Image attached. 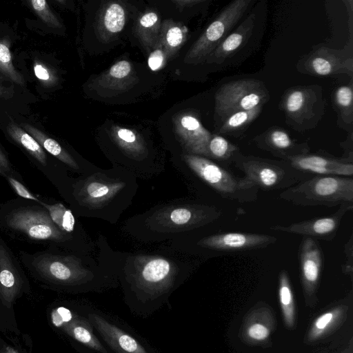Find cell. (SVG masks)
<instances>
[{
    "label": "cell",
    "instance_id": "cell-10",
    "mask_svg": "<svg viewBox=\"0 0 353 353\" xmlns=\"http://www.w3.org/2000/svg\"><path fill=\"white\" fill-rule=\"evenodd\" d=\"M325 106L322 87L316 84L289 88L279 104L285 123L299 132L314 128L323 117Z\"/></svg>",
    "mask_w": 353,
    "mask_h": 353
},
{
    "label": "cell",
    "instance_id": "cell-19",
    "mask_svg": "<svg viewBox=\"0 0 353 353\" xmlns=\"http://www.w3.org/2000/svg\"><path fill=\"white\" fill-rule=\"evenodd\" d=\"M174 130L181 152L208 158V145L212 134L202 125L192 112L177 114L174 119Z\"/></svg>",
    "mask_w": 353,
    "mask_h": 353
},
{
    "label": "cell",
    "instance_id": "cell-3",
    "mask_svg": "<svg viewBox=\"0 0 353 353\" xmlns=\"http://www.w3.org/2000/svg\"><path fill=\"white\" fill-rule=\"evenodd\" d=\"M137 176L115 165L69 178L60 193L77 216L117 223L138 189Z\"/></svg>",
    "mask_w": 353,
    "mask_h": 353
},
{
    "label": "cell",
    "instance_id": "cell-21",
    "mask_svg": "<svg viewBox=\"0 0 353 353\" xmlns=\"http://www.w3.org/2000/svg\"><path fill=\"white\" fill-rule=\"evenodd\" d=\"M58 228L75 242L86 254L93 255L97 247L88 236L81 224L79 223L71 209L61 202L49 203L43 201L41 203Z\"/></svg>",
    "mask_w": 353,
    "mask_h": 353
},
{
    "label": "cell",
    "instance_id": "cell-6",
    "mask_svg": "<svg viewBox=\"0 0 353 353\" xmlns=\"http://www.w3.org/2000/svg\"><path fill=\"white\" fill-rule=\"evenodd\" d=\"M176 167L188 179H196L225 199L239 203L254 202L259 189L245 176L202 156L181 152Z\"/></svg>",
    "mask_w": 353,
    "mask_h": 353
},
{
    "label": "cell",
    "instance_id": "cell-4",
    "mask_svg": "<svg viewBox=\"0 0 353 353\" xmlns=\"http://www.w3.org/2000/svg\"><path fill=\"white\" fill-rule=\"evenodd\" d=\"M221 215L214 205L178 199L129 218L123 229L142 242H169L194 235Z\"/></svg>",
    "mask_w": 353,
    "mask_h": 353
},
{
    "label": "cell",
    "instance_id": "cell-33",
    "mask_svg": "<svg viewBox=\"0 0 353 353\" xmlns=\"http://www.w3.org/2000/svg\"><path fill=\"white\" fill-rule=\"evenodd\" d=\"M0 332L20 334L14 310L8 309L0 299Z\"/></svg>",
    "mask_w": 353,
    "mask_h": 353
},
{
    "label": "cell",
    "instance_id": "cell-35",
    "mask_svg": "<svg viewBox=\"0 0 353 353\" xmlns=\"http://www.w3.org/2000/svg\"><path fill=\"white\" fill-rule=\"evenodd\" d=\"M168 61L164 49L161 42L158 41L155 47L150 52L148 58V65L154 72L161 70Z\"/></svg>",
    "mask_w": 353,
    "mask_h": 353
},
{
    "label": "cell",
    "instance_id": "cell-17",
    "mask_svg": "<svg viewBox=\"0 0 353 353\" xmlns=\"http://www.w3.org/2000/svg\"><path fill=\"white\" fill-rule=\"evenodd\" d=\"M353 204L345 203L339 206L333 214L292 223L289 225H276L270 230L288 232L319 240L332 241L339 230L345 214L352 210Z\"/></svg>",
    "mask_w": 353,
    "mask_h": 353
},
{
    "label": "cell",
    "instance_id": "cell-23",
    "mask_svg": "<svg viewBox=\"0 0 353 353\" xmlns=\"http://www.w3.org/2000/svg\"><path fill=\"white\" fill-rule=\"evenodd\" d=\"M255 19L254 12L248 15L209 55L205 62L209 64H219L236 52L251 37Z\"/></svg>",
    "mask_w": 353,
    "mask_h": 353
},
{
    "label": "cell",
    "instance_id": "cell-30",
    "mask_svg": "<svg viewBox=\"0 0 353 353\" xmlns=\"http://www.w3.org/2000/svg\"><path fill=\"white\" fill-rule=\"evenodd\" d=\"M263 106L259 105L249 110H241L231 114L221 123L219 133L239 136L259 116Z\"/></svg>",
    "mask_w": 353,
    "mask_h": 353
},
{
    "label": "cell",
    "instance_id": "cell-36",
    "mask_svg": "<svg viewBox=\"0 0 353 353\" xmlns=\"http://www.w3.org/2000/svg\"><path fill=\"white\" fill-rule=\"evenodd\" d=\"M30 3L32 8L46 23L54 26H60L58 19L52 14L46 1L32 0L30 1Z\"/></svg>",
    "mask_w": 353,
    "mask_h": 353
},
{
    "label": "cell",
    "instance_id": "cell-41",
    "mask_svg": "<svg viewBox=\"0 0 353 353\" xmlns=\"http://www.w3.org/2000/svg\"><path fill=\"white\" fill-rule=\"evenodd\" d=\"M334 319L332 312H327L320 316L314 323V327L318 330H323Z\"/></svg>",
    "mask_w": 353,
    "mask_h": 353
},
{
    "label": "cell",
    "instance_id": "cell-31",
    "mask_svg": "<svg viewBox=\"0 0 353 353\" xmlns=\"http://www.w3.org/2000/svg\"><path fill=\"white\" fill-rule=\"evenodd\" d=\"M239 152L241 151L237 145L221 135L212 134L208 145V159L224 167L233 163Z\"/></svg>",
    "mask_w": 353,
    "mask_h": 353
},
{
    "label": "cell",
    "instance_id": "cell-38",
    "mask_svg": "<svg viewBox=\"0 0 353 353\" xmlns=\"http://www.w3.org/2000/svg\"><path fill=\"white\" fill-rule=\"evenodd\" d=\"M0 176L14 177L22 181L21 176L14 169L6 153L0 148Z\"/></svg>",
    "mask_w": 353,
    "mask_h": 353
},
{
    "label": "cell",
    "instance_id": "cell-45",
    "mask_svg": "<svg viewBox=\"0 0 353 353\" xmlns=\"http://www.w3.org/2000/svg\"><path fill=\"white\" fill-rule=\"evenodd\" d=\"M203 2L202 0H177L173 1V3H175L179 7H190L192 6H195L196 4L201 3Z\"/></svg>",
    "mask_w": 353,
    "mask_h": 353
},
{
    "label": "cell",
    "instance_id": "cell-1",
    "mask_svg": "<svg viewBox=\"0 0 353 353\" xmlns=\"http://www.w3.org/2000/svg\"><path fill=\"white\" fill-rule=\"evenodd\" d=\"M168 245L152 253L116 254L125 303L140 316L159 310L192 273L197 261Z\"/></svg>",
    "mask_w": 353,
    "mask_h": 353
},
{
    "label": "cell",
    "instance_id": "cell-34",
    "mask_svg": "<svg viewBox=\"0 0 353 353\" xmlns=\"http://www.w3.org/2000/svg\"><path fill=\"white\" fill-rule=\"evenodd\" d=\"M0 70L10 76L14 80L21 81L12 64V58L8 46L0 41Z\"/></svg>",
    "mask_w": 353,
    "mask_h": 353
},
{
    "label": "cell",
    "instance_id": "cell-42",
    "mask_svg": "<svg viewBox=\"0 0 353 353\" xmlns=\"http://www.w3.org/2000/svg\"><path fill=\"white\" fill-rule=\"evenodd\" d=\"M34 72L37 78L42 81L51 80V75L48 70L40 63H36L34 65Z\"/></svg>",
    "mask_w": 353,
    "mask_h": 353
},
{
    "label": "cell",
    "instance_id": "cell-26",
    "mask_svg": "<svg viewBox=\"0 0 353 353\" xmlns=\"http://www.w3.org/2000/svg\"><path fill=\"white\" fill-rule=\"evenodd\" d=\"M126 12L117 1H110L99 14L98 28L103 39H108L120 33L125 24Z\"/></svg>",
    "mask_w": 353,
    "mask_h": 353
},
{
    "label": "cell",
    "instance_id": "cell-7",
    "mask_svg": "<svg viewBox=\"0 0 353 353\" xmlns=\"http://www.w3.org/2000/svg\"><path fill=\"white\" fill-rule=\"evenodd\" d=\"M279 196L302 207L333 208L345 203L353 204V179L314 175L283 190Z\"/></svg>",
    "mask_w": 353,
    "mask_h": 353
},
{
    "label": "cell",
    "instance_id": "cell-22",
    "mask_svg": "<svg viewBox=\"0 0 353 353\" xmlns=\"http://www.w3.org/2000/svg\"><path fill=\"white\" fill-rule=\"evenodd\" d=\"M298 259L305 288L308 290L315 288L324 265V255L319 241L303 236L299 247Z\"/></svg>",
    "mask_w": 353,
    "mask_h": 353
},
{
    "label": "cell",
    "instance_id": "cell-20",
    "mask_svg": "<svg viewBox=\"0 0 353 353\" xmlns=\"http://www.w3.org/2000/svg\"><path fill=\"white\" fill-rule=\"evenodd\" d=\"M253 142L259 149L271 153L281 160L310 152L307 142L297 141L287 131L278 126L270 128L256 135Z\"/></svg>",
    "mask_w": 353,
    "mask_h": 353
},
{
    "label": "cell",
    "instance_id": "cell-46",
    "mask_svg": "<svg viewBox=\"0 0 353 353\" xmlns=\"http://www.w3.org/2000/svg\"><path fill=\"white\" fill-rule=\"evenodd\" d=\"M2 341H3V338L0 336V350H1V345H2Z\"/></svg>",
    "mask_w": 353,
    "mask_h": 353
},
{
    "label": "cell",
    "instance_id": "cell-24",
    "mask_svg": "<svg viewBox=\"0 0 353 353\" xmlns=\"http://www.w3.org/2000/svg\"><path fill=\"white\" fill-rule=\"evenodd\" d=\"M23 128L30 132L44 150L55 157L72 172L79 175L87 174L97 169L92 166L81 164L69 152L63 148L56 140L48 137L41 131L28 124H23Z\"/></svg>",
    "mask_w": 353,
    "mask_h": 353
},
{
    "label": "cell",
    "instance_id": "cell-32",
    "mask_svg": "<svg viewBox=\"0 0 353 353\" xmlns=\"http://www.w3.org/2000/svg\"><path fill=\"white\" fill-rule=\"evenodd\" d=\"M279 299L286 321L291 324L293 321V294L288 272L283 270L279 273Z\"/></svg>",
    "mask_w": 353,
    "mask_h": 353
},
{
    "label": "cell",
    "instance_id": "cell-11",
    "mask_svg": "<svg viewBox=\"0 0 353 353\" xmlns=\"http://www.w3.org/2000/svg\"><path fill=\"white\" fill-rule=\"evenodd\" d=\"M252 3V0H234L225 6L188 51L184 62L188 64L205 62L232 31Z\"/></svg>",
    "mask_w": 353,
    "mask_h": 353
},
{
    "label": "cell",
    "instance_id": "cell-2",
    "mask_svg": "<svg viewBox=\"0 0 353 353\" xmlns=\"http://www.w3.org/2000/svg\"><path fill=\"white\" fill-rule=\"evenodd\" d=\"M98 244L97 259L52 248L33 253L19 251V259L29 275L43 288L70 294L101 292L119 283L116 251L103 236L99 237Z\"/></svg>",
    "mask_w": 353,
    "mask_h": 353
},
{
    "label": "cell",
    "instance_id": "cell-43",
    "mask_svg": "<svg viewBox=\"0 0 353 353\" xmlns=\"http://www.w3.org/2000/svg\"><path fill=\"white\" fill-rule=\"evenodd\" d=\"M0 353H27L25 350L22 352L19 347H17L15 345H12L10 343L5 341L3 339L2 345L0 350Z\"/></svg>",
    "mask_w": 353,
    "mask_h": 353
},
{
    "label": "cell",
    "instance_id": "cell-29",
    "mask_svg": "<svg viewBox=\"0 0 353 353\" xmlns=\"http://www.w3.org/2000/svg\"><path fill=\"white\" fill-rule=\"evenodd\" d=\"M161 26L159 17L153 11L144 13L138 19L135 27V33L147 51L152 50L157 43Z\"/></svg>",
    "mask_w": 353,
    "mask_h": 353
},
{
    "label": "cell",
    "instance_id": "cell-13",
    "mask_svg": "<svg viewBox=\"0 0 353 353\" xmlns=\"http://www.w3.org/2000/svg\"><path fill=\"white\" fill-rule=\"evenodd\" d=\"M50 325L68 336L97 353H113L103 342L79 306L70 303L52 305L48 313Z\"/></svg>",
    "mask_w": 353,
    "mask_h": 353
},
{
    "label": "cell",
    "instance_id": "cell-18",
    "mask_svg": "<svg viewBox=\"0 0 353 353\" xmlns=\"http://www.w3.org/2000/svg\"><path fill=\"white\" fill-rule=\"evenodd\" d=\"M285 161L295 169L312 176L352 177L353 175V161L342 157H336L322 150L290 157Z\"/></svg>",
    "mask_w": 353,
    "mask_h": 353
},
{
    "label": "cell",
    "instance_id": "cell-25",
    "mask_svg": "<svg viewBox=\"0 0 353 353\" xmlns=\"http://www.w3.org/2000/svg\"><path fill=\"white\" fill-rule=\"evenodd\" d=\"M134 81L132 64L126 60H121L99 76L97 82L98 86L105 90L114 92L124 90L132 85Z\"/></svg>",
    "mask_w": 353,
    "mask_h": 353
},
{
    "label": "cell",
    "instance_id": "cell-37",
    "mask_svg": "<svg viewBox=\"0 0 353 353\" xmlns=\"http://www.w3.org/2000/svg\"><path fill=\"white\" fill-rule=\"evenodd\" d=\"M6 179L8 181L10 185L19 196V197L28 200L34 201L40 203L43 202V200L40 199L39 196H36L30 192V190L25 186V185L22 183L21 181L12 176H8L6 178Z\"/></svg>",
    "mask_w": 353,
    "mask_h": 353
},
{
    "label": "cell",
    "instance_id": "cell-28",
    "mask_svg": "<svg viewBox=\"0 0 353 353\" xmlns=\"http://www.w3.org/2000/svg\"><path fill=\"white\" fill-rule=\"evenodd\" d=\"M185 26L172 20H165L161 26L159 41L163 47L167 59L172 58L187 40Z\"/></svg>",
    "mask_w": 353,
    "mask_h": 353
},
{
    "label": "cell",
    "instance_id": "cell-9",
    "mask_svg": "<svg viewBox=\"0 0 353 353\" xmlns=\"http://www.w3.org/2000/svg\"><path fill=\"white\" fill-rule=\"evenodd\" d=\"M276 237L250 232H220L201 236H188L168 242L177 251L194 256L201 251L241 252L265 248L276 241Z\"/></svg>",
    "mask_w": 353,
    "mask_h": 353
},
{
    "label": "cell",
    "instance_id": "cell-14",
    "mask_svg": "<svg viewBox=\"0 0 353 353\" xmlns=\"http://www.w3.org/2000/svg\"><path fill=\"white\" fill-rule=\"evenodd\" d=\"M297 70L304 74L318 77L347 74L353 77L352 41L343 49L321 46L301 59Z\"/></svg>",
    "mask_w": 353,
    "mask_h": 353
},
{
    "label": "cell",
    "instance_id": "cell-39",
    "mask_svg": "<svg viewBox=\"0 0 353 353\" xmlns=\"http://www.w3.org/2000/svg\"><path fill=\"white\" fill-rule=\"evenodd\" d=\"M344 253L346 261L342 266L343 272L352 274L353 272V234H351L344 245Z\"/></svg>",
    "mask_w": 353,
    "mask_h": 353
},
{
    "label": "cell",
    "instance_id": "cell-15",
    "mask_svg": "<svg viewBox=\"0 0 353 353\" xmlns=\"http://www.w3.org/2000/svg\"><path fill=\"white\" fill-rule=\"evenodd\" d=\"M30 291L29 279L19 257L0 236V299L14 310L16 301Z\"/></svg>",
    "mask_w": 353,
    "mask_h": 353
},
{
    "label": "cell",
    "instance_id": "cell-44",
    "mask_svg": "<svg viewBox=\"0 0 353 353\" xmlns=\"http://www.w3.org/2000/svg\"><path fill=\"white\" fill-rule=\"evenodd\" d=\"M343 2L346 4V7H347V12H348V15H349V32H350V41H352V32H353V30H352V27H353V19H352V17H353V6H352V3L353 1H343Z\"/></svg>",
    "mask_w": 353,
    "mask_h": 353
},
{
    "label": "cell",
    "instance_id": "cell-12",
    "mask_svg": "<svg viewBox=\"0 0 353 353\" xmlns=\"http://www.w3.org/2000/svg\"><path fill=\"white\" fill-rule=\"evenodd\" d=\"M270 99L265 83L254 79L232 81L223 84L214 95V117L222 123L231 114L264 105Z\"/></svg>",
    "mask_w": 353,
    "mask_h": 353
},
{
    "label": "cell",
    "instance_id": "cell-5",
    "mask_svg": "<svg viewBox=\"0 0 353 353\" xmlns=\"http://www.w3.org/2000/svg\"><path fill=\"white\" fill-rule=\"evenodd\" d=\"M0 230L20 241L47 244L48 248L77 255L92 256L65 235L52 221L47 209L34 201L17 197L1 203Z\"/></svg>",
    "mask_w": 353,
    "mask_h": 353
},
{
    "label": "cell",
    "instance_id": "cell-16",
    "mask_svg": "<svg viewBox=\"0 0 353 353\" xmlns=\"http://www.w3.org/2000/svg\"><path fill=\"white\" fill-rule=\"evenodd\" d=\"M79 307L113 353H157L101 312L86 306Z\"/></svg>",
    "mask_w": 353,
    "mask_h": 353
},
{
    "label": "cell",
    "instance_id": "cell-40",
    "mask_svg": "<svg viewBox=\"0 0 353 353\" xmlns=\"http://www.w3.org/2000/svg\"><path fill=\"white\" fill-rule=\"evenodd\" d=\"M248 334L253 339L262 341L268 337L270 331L265 325L260 323H254L248 328Z\"/></svg>",
    "mask_w": 353,
    "mask_h": 353
},
{
    "label": "cell",
    "instance_id": "cell-27",
    "mask_svg": "<svg viewBox=\"0 0 353 353\" xmlns=\"http://www.w3.org/2000/svg\"><path fill=\"white\" fill-rule=\"evenodd\" d=\"M333 102L337 113V123L349 133L352 132L353 86L352 78L349 84L336 88L333 94Z\"/></svg>",
    "mask_w": 353,
    "mask_h": 353
},
{
    "label": "cell",
    "instance_id": "cell-8",
    "mask_svg": "<svg viewBox=\"0 0 353 353\" xmlns=\"http://www.w3.org/2000/svg\"><path fill=\"white\" fill-rule=\"evenodd\" d=\"M233 163L259 190H286L313 176L293 168L285 160H274L239 152Z\"/></svg>",
    "mask_w": 353,
    "mask_h": 353
}]
</instances>
